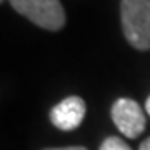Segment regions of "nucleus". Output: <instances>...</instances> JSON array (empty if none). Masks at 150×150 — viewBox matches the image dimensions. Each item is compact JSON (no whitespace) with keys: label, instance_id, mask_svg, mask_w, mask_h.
Instances as JSON below:
<instances>
[{"label":"nucleus","instance_id":"nucleus-7","mask_svg":"<svg viewBox=\"0 0 150 150\" xmlns=\"http://www.w3.org/2000/svg\"><path fill=\"white\" fill-rule=\"evenodd\" d=\"M45 150H87L85 147H64V149H45Z\"/></svg>","mask_w":150,"mask_h":150},{"label":"nucleus","instance_id":"nucleus-2","mask_svg":"<svg viewBox=\"0 0 150 150\" xmlns=\"http://www.w3.org/2000/svg\"><path fill=\"white\" fill-rule=\"evenodd\" d=\"M13 10L27 17L45 30H62L65 27V10L60 0H8Z\"/></svg>","mask_w":150,"mask_h":150},{"label":"nucleus","instance_id":"nucleus-1","mask_svg":"<svg viewBox=\"0 0 150 150\" xmlns=\"http://www.w3.org/2000/svg\"><path fill=\"white\" fill-rule=\"evenodd\" d=\"M122 30L127 42L137 50L150 48V0L120 2Z\"/></svg>","mask_w":150,"mask_h":150},{"label":"nucleus","instance_id":"nucleus-6","mask_svg":"<svg viewBox=\"0 0 150 150\" xmlns=\"http://www.w3.org/2000/svg\"><path fill=\"white\" fill-rule=\"evenodd\" d=\"M139 150H150V137H149V139H145L144 142L140 144Z\"/></svg>","mask_w":150,"mask_h":150},{"label":"nucleus","instance_id":"nucleus-3","mask_svg":"<svg viewBox=\"0 0 150 150\" xmlns=\"http://www.w3.org/2000/svg\"><path fill=\"white\" fill-rule=\"evenodd\" d=\"M112 118L127 139H137L145 130V113L132 98H118L112 105Z\"/></svg>","mask_w":150,"mask_h":150},{"label":"nucleus","instance_id":"nucleus-4","mask_svg":"<svg viewBox=\"0 0 150 150\" xmlns=\"http://www.w3.org/2000/svg\"><path fill=\"white\" fill-rule=\"evenodd\" d=\"M87 105L83 98L77 95L67 97L60 103H57L52 110H50V122L54 123L59 130L70 132L75 130L85 117Z\"/></svg>","mask_w":150,"mask_h":150},{"label":"nucleus","instance_id":"nucleus-5","mask_svg":"<svg viewBox=\"0 0 150 150\" xmlns=\"http://www.w3.org/2000/svg\"><path fill=\"white\" fill-rule=\"evenodd\" d=\"M100 150H132L120 137H107L100 145Z\"/></svg>","mask_w":150,"mask_h":150},{"label":"nucleus","instance_id":"nucleus-9","mask_svg":"<svg viewBox=\"0 0 150 150\" xmlns=\"http://www.w3.org/2000/svg\"><path fill=\"white\" fill-rule=\"evenodd\" d=\"M0 2H4V0H0Z\"/></svg>","mask_w":150,"mask_h":150},{"label":"nucleus","instance_id":"nucleus-8","mask_svg":"<svg viewBox=\"0 0 150 150\" xmlns=\"http://www.w3.org/2000/svg\"><path fill=\"white\" fill-rule=\"evenodd\" d=\"M145 110H147V113L150 115V97L147 98V102H145Z\"/></svg>","mask_w":150,"mask_h":150}]
</instances>
